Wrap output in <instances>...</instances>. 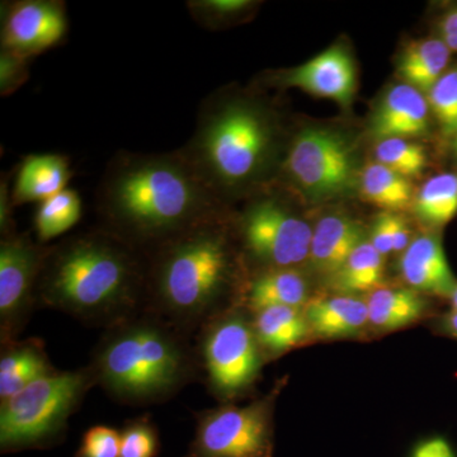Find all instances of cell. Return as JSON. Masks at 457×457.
<instances>
[{"mask_svg":"<svg viewBox=\"0 0 457 457\" xmlns=\"http://www.w3.org/2000/svg\"><path fill=\"white\" fill-rule=\"evenodd\" d=\"M121 433L112 427L95 426L84 433L74 457H119Z\"/></svg>","mask_w":457,"mask_h":457,"instance_id":"obj_32","label":"cell"},{"mask_svg":"<svg viewBox=\"0 0 457 457\" xmlns=\"http://www.w3.org/2000/svg\"><path fill=\"white\" fill-rule=\"evenodd\" d=\"M146 260L149 311L183 333L212 320L236 270L222 216L171 237Z\"/></svg>","mask_w":457,"mask_h":457,"instance_id":"obj_4","label":"cell"},{"mask_svg":"<svg viewBox=\"0 0 457 457\" xmlns=\"http://www.w3.org/2000/svg\"><path fill=\"white\" fill-rule=\"evenodd\" d=\"M253 328L258 342L270 353L293 350L311 332L305 315L300 309L288 306H270L255 312Z\"/></svg>","mask_w":457,"mask_h":457,"instance_id":"obj_21","label":"cell"},{"mask_svg":"<svg viewBox=\"0 0 457 457\" xmlns=\"http://www.w3.org/2000/svg\"><path fill=\"white\" fill-rule=\"evenodd\" d=\"M308 284L294 269L264 270L248 286L246 300L254 312L270 306L300 309L308 302Z\"/></svg>","mask_w":457,"mask_h":457,"instance_id":"obj_20","label":"cell"},{"mask_svg":"<svg viewBox=\"0 0 457 457\" xmlns=\"http://www.w3.org/2000/svg\"><path fill=\"white\" fill-rule=\"evenodd\" d=\"M411 457H457V453L447 438L435 436L417 444Z\"/></svg>","mask_w":457,"mask_h":457,"instance_id":"obj_34","label":"cell"},{"mask_svg":"<svg viewBox=\"0 0 457 457\" xmlns=\"http://www.w3.org/2000/svg\"><path fill=\"white\" fill-rule=\"evenodd\" d=\"M49 246L29 234H12L0 243V336L16 341L37 300V284Z\"/></svg>","mask_w":457,"mask_h":457,"instance_id":"obj_11","label":"cell"},{"mask_svg":"<svg viewBox=\"0 0 457 457\" xmlns=\"http://www.w3.org/2000/svg\"><path fill=\"white\" fill-rule=\"evenodd\" d=\"M279 87L299 88L317 97L348 106L356 90V69L348 51L330 47L309 62L272 77Z\"/></svg>","mask_w":457,"mask_h":457,"instance_id":"obj_13","label":"cell"},{"mask_svg":"<svg viewBox=\"0 0 457 457\" xmlns=\"http://www.w3.org/2000/svg\"><path fill=\"white\" fill-rule=\"evenodd\" d=\"M255 7L249 0H189L187 9L198 26L220 29L231 21L240 20Z\"/></svg>","mask_w":457,"mask_h":457,"instance_id":"obj_29","label":"cell"},{"mask_svg":"<svg viewBox=\"0 0 457 457\" xmlns=\"http://www.w3.org/2000/svg\"><path fill=\"white\" fill-rule=\"evenodd\" d=\"M376 162L396 171L405 179L420 176L427 165L423 146L408 139L378 141L375 149Z\"/></svg>","mask_w":457,"mask_h":457,"instance_id":"obj_28","label":"cell"},{"mask_svg":"<svg viewBox=\"0 0 457 457\" xmlns=\"http://www.w3.org/2000/svg\"><path fill=\"white\" fill-rule=\"evenodd\" d=\"M2 345L0 402L25 389L38 378L56 372L40 339L29 338Z\"/></svg>","mask_w":457,"mask_h":457,"instance_id":"obj_18","label":"cell"},{"mask_svg":"<svg viewBox=\"0 0 457 457\" xmlns=\"http://www.w3.org/2000/svg\"><path fill=\"white\" fill-rule=\"evenodd\" d=\"M102 228L141 253L221 218V203L198 179L179 150L162 154L119 153L96 195Z\"/></svg>","mask_w":457,"mask_h":457,"instance_id":"obj_1","label":"cell"},{"mask_svg":"<svg viewBox=\"0 0 457 457\" xmlns=\"http://www.w3.org/2000/svg\"><path fill=\"white\" fill-rule=\"evenodd\" d=\"M245 251L266 270L294 269L311 255L312 228L278 197L258 196L237 218Z\"/></svg>","mask_w":457,"mask_h":457,"instance_id":"obj_8","label":"cell"},{"mask_svg":"<svg viewBox=\"0 0 457 457\" xmlns=\"http://www.w3.org/2000/svg\"><path fill=\"white\" fill-rule=\"evenodd\" d=\"M146 255L104 228L49 246L37 284L44 305L113 326L145 302Z\"/></svg>","mask_w":457,"mask_h":457,"instance_id":"obj_2","label":"cell"},{"mask_svg":"<svg viewBox=\"0 0 457 457\" xmlns=\"http://www.w3.org/2000/svg\"><path fill=\"white\" fill-rule=\"evenodd\" d=\"M384 275L383 255L371 242L363 240L342 269L332 278L337 290L345 294L365 293L378 288Z\"/></svg>","mask_w":457,"mask_h":457,"instance_id":"obj_26","label":"cell"},{"mask_svg":"<svg viewBox=\"0 0 457 457\" xmlns=\"http://www.w3.org/2000/svg\"><path fill=\"white\" fill-rule=\"evenodd\" d=\"M286 176L312 197H335L356 185L353 146L341 132L303 129L291 141L282 163Z\"/></svg>","mask_w":457,"mask_h":457,"instance_id":"obj_7","label":"cell"},{"mask_svg":"<svg viewBox=\"0 0 457 457\" xmlns=\"http://www.w3.org/2000/svg\"><path fill=\"white\" fill-rule=\"evenodd\" d=\"M12 204L11 187H9V179H3L0 185V231L2 237L16 234L14 231V221L12 219Z\"/></svg>","mask_w":457,"mask_h":457,"instance_id":"obj_36","label":"cell"},{"mask_svg":"<svg viewBox=\"0 0 457 457\" xmlns=\"http://www.w3.org/2000/svg\"><path fill=\"white\" fill-rule=\"evenodd\" d=\"M450 57L451 50L444 40L426 38L411 42L400 56L399 75L405 84L427 95L446 73Z\"/></svg>","mask_w":457,"mask_h":457,"instance_id":"obj_22","label":"cell"},{"mask_svg":"<svg viewBox=\"0 0 457 457\" xmlns=\"http://www.w3.org/2000/svg\"><path fill=\"white\" fill-rule=\"evenodd\" d=\"M414 213L423 224L441 228L457 215V173H442L427 180L414 197Z\"/></svg>","mask_w":457,"mask_h":457,"instance_id":"obj_25","label":"cell"},{"mask_svg":"<svg viewBox=\"0 0 457 457\" xmlns=\"http://www.w3.org/2000/svg\"><path fill=\"white\" fill-rule=\"evenodd\" d=\"M29 60L0 50V96L8 97L27 82Z\"/></svg>","mask_w":457,"mask_h":457,"instance_id":"obj_33","label":"cell"},{"mask_svg":"<svg viewBox=\"0 0 457 457\" xmlns=\"http://www.w3.org/2000/svg\"><path fill=\"white\" fill-rule=\"evenodd\" d=\"M119 457H156L161 451L158 428L149 416L134 418L123 426Z\"/></svg>","mask_w":457,"mask_h":457,"instance_id":"obj_31","label":"cell"},{"mask_svg":"<svg viewBox=\"0 0 457 457\" xmlns=\"http://www.w3.org/2000/svg\"><path fill=\"white\" fill-rule=\"evenodd\" d=\"M445 329L457 339V312L451 311L444 319Z\"/></svg>","mask_w":457,"mask_h":457,"instance_id":"obj_39","label":"cell"},{"mask_svg":"<svg viewBox=\"0 0 457 457\" xmlns=\"http://www.w3.org/2000/svg\"><path fill=\"white\" fill-rule=\"evenodd\" d=\"M429 129V104L420 90L402 83L387 90L371 119L376 140L423 137Z\"/></svg>","mask_w":457,"mask_h":457,"instance_id":"obj_14","label":"cell"},{"mask_svg":"<svg viewBox=\"0 0 457 457\" xmlns=\"http://www.w3.org/2000/svg\"><path fill=\"white\" fill-rule=\"evenodd\" d=\"M276 141L275 120L263 104L245 96H216L198 111L196 129L179 152L222 204L262 179Z\"/></svg>","mask_w":457,"mask_h":457,"instance_id":"obj_5","label":"cell"},{"mask_svg":"<svg viewBox=\"0 0 457 457\" xmlns=\"http://www.w3.org/2000/svg\"><path fill=\"white\" fill-rule=\"evenodd\" d=\"M453 149H455V153L457 155V135L455 137H453Z\"/></svg>","mask_w":457,"mask_h":457,"instance_id":"obj_42","label":"cell"},{"mask_svg":"<svg viewBox=\"0 0 457 457\" xmlns=\"http://www.w3.org/2000/svg\"><path fill=\"white\" fill-rule=\"evenodd\" d=\"M390 230H392L394 252H404L411 243V231L407 222L395 213H390Z\"/></svg>","mask_w":457,"mask_h":457,"instance_id":"obj_37","label":"cell"},{"mask_svg":"<svg viewBox=\"0 0 457 457\" xmlns=\"http://www.w3.org/2000/svg\"><path fill=\"white\" fill-rule=\"evenodd\" d=\"M361 189L366 200L385 212H402L413 204V186L409 179L378 162L366 165Z\"/></svg>","mask_w":457,"mask_h":457,"instance_id":"obj_24","label":"cell"},{"mask_svg":"<svg viewBox=\"0 0 457 457\" xmlns=\"http://www.w3.org/2000/svg\"><path fill=\"white\" fill-rule=\"evenodd\" d=\"M451 305H453V311L457 312V286L455 290H453V295L450 296Z\"/></svg>","mask_w":457,"mask_h":457,"instance_id":"obj_41","label":"cell"},{"mask_svg":"<svg viewBox=\"0 0 457 457\" xmlns=\"http://www.w3.org/2000/svg\"><path fill=\"white\" fill-rule=\"evenodd\" d=\"M270 399L196 413V432L183 457H272Z\"/></svg>","mask_w":457,"mask_h":457,"instance_id":"obj_9","label":"cell"},{"mask_svg":"<svg viewBox=\"0 0 457 457\" xmlns=\"http://www.w3.org/2000/svg\"><path fill=\"white\" fill-rule=\"evenodd\" d=\"M429 110L435 114L442 134L457 135V69L446 71L427 93Z\"/></svg>","mask_w":457,"mask_h":457,"instance_id":"obj_30","label":"cell"},{"mask_svg":"<svg viewBox=\"0 0 457 457\" xmlns=\"http://www.w3.org/2000/svg\"><path fill=\"white\" fill-rule=\"evenodd\" d=\"M403 278L417 293L449 297L457 286L440 237L422 234L411 240L399 262Z\"/></svg>","mask_w":457,"mask_h":457,"instance_id":"obj_15","label":"cell"},{"mask_svg":"<svg viewBox=\"0 0 457 457\" xmlns=\"http://www.w3.org/2000/svg\"><path fill=\"white\" fill-rule=\"evenodd\" d=\"M442 40L446 42L451 51H457V35L445 36Z\"/></svg>","mask_w":457,"mask_h":457,"instance_id":"obj_40","label":"cell"},{"mask_svg":"<svg viewBox=\"0 0 457 457\" xmlns=\"http://www.w3.org/2000/svg\"><path fill=\"white\" fill-rule=\"evenodd\" d=\"M82 198L75 189L65 188L38 204L33 219L36 237L40 245L62 236L79 222L82 218Z\"/></svg>","mask_w":457,"mask_h":457,"instance_id":"obj_27","label":"cell"},{"mask_svg":"<svg viewBox=\"0 0 457 457\" xmlns=\"http://www.w3.org/2000/svg\"><path fill=\"white\" fill-rule=\"evenodd\" d=\"M442 36L457 35V8L453 9L444 18L440 23Z\"/></svg>","mask_w":457,"mask_h":457,"instance_id":"obj_38","label":"cell"},{"mask_svg":"<svg viewBox=\"0 0 457 457\" xmlns=\"http://www.w3.org/2000/svg\"><path fill=\"white\" fill-rule=\"evenodd\" d=\"M0 44L3 51L32 59L62 44L68 35L66 5L60 0L2 3Z\"/></svg>","mask_w":457,"mask_h":457,"instance_id":"obj_12","label":"cell"},{"mask_svg":"<svg viewBox=\"0 0 457 457\" xmlns=\"http://www.w3.org/2000/svg\"><path fill=\"white\" fill-rule=\"evenodd\" d=\"M303 315L312 332L323 338L351 337L369 323L368 303L351 295L314 300Z\"/></svg>","mask_w":457,"mask_h":457,"instance_id":"obj_19","label":"cell"},{"mask_svg":"<svg viewBox=\"0 0 457 457\" xmlns=\"http://www.w3.org/2000/svg\"><path fill=\"white\" fill-rule=\"evenodd\" d=\"M185 335L153 312L117 321L90 363L96 383L117 402L135 407L170 399L197 372V354Z\"/></svg>","mask_w":457,"mask_h":457,"instance_id":"obj_3","label":"cell"},{"mask_svg":"<svg viewBox=\"0 0 457 457\" xmlns=\"http://www.w3.org/2000/svg\"><path fill=\"white\" fill-rule=\"evenodd\" d=\"M73 171L68 156L32 154L25 156L18 167L11 188L13 207L49 200L68 188Z\"/></svg>","mask_w":457,"mask_h":457,"instance_id":"obj_16","label":"cell"},{"mask_svg":"<svg viewBox=\"0 0 457 457\" xmlns=\"http://www.w3.org/2000/svg\"><path fill=\"white\" fill-rule=\"evenodd\" d=\"M371 245L381 255L394 252L392 230H390V212H383L376 219L372 228Z\"/></svg>","mask_w":457,"mask_h":457,"instance_id":"obj_35","label":"cell"},{"mask_svg":"<svg viewBox=\"0 0 457 457\" xmlns=\"http://www.w3.org/2000/svg\"><path fill=\"white\" fill-rule=\"evenodd\" d=\"M261 345L253 324L239 315L212 319L204 327L201 354L210 389L231 398L254 384L262 369Z\"/></svg>","mask_w":457,"mask_h":457,"instance_id":"obj_10","label":"cell"},{"mask_svg":"<svg viewBox=\"0 0 457 457\" xmlns=\"http://www.w3.org/2000/svg\"><path fill=\"white\" fill-rule=\"evenodd\" d=\"M369 323L383 330L407 327L422 317L425 300L417 291L404 287H378L369 295Z\"/></svg>","mask_w":457,"mask_h":457,"instance_id":"obj_23","label":"cell"},{"mask_svg":"<svg viewBox=\"0 0 457 457\" xmlns=\"http://www.w3.org/2000/svg\"><path fill=\"white\" fill-rule=\"evenodd\" d=\"M96 383L92 369L54 372L0 404V451L45 450L64 440L71 417Z\"/></svg>","mask_w":457,"mask_h":457,"instance_id":"obj_6","label":"cell"},{"mask_svg":"<svg viewBox=\"0 0 457 457\" xmlns=\"http://www.w3.org/2000/svg\"><path fill=\"white\" fill-rule=\"evenodd\" d=\"M363 240L365 231L359 222L341 213L324 216L312 228L309 255L312 269L332 278Z\"/></svg>","mask_w":457,"mask_h":457,"instance_id":"obj_17","label":"cell"}]
</instances>
